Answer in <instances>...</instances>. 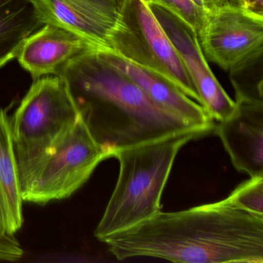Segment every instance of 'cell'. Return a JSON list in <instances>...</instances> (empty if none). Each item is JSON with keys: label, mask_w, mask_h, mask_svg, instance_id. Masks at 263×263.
Instances as JSON below:
<instances>
[{"label": "cell", "mask_w": 263, "mask_h": 263, "mask_svg": "<svg viewBox=\"0 0 263 263\" xmlns=\"http://www.w3.org/2000/svg\"><path fill=\"white\" fill-rule=\"evenodd\" d=\"M119 261L152 257L174 262H263V215L229 198L148 219L102 240Z\"/></svg>", "instance_id": "obj_1"}, {"label": "cell", "mask_w": 263, "mask_h": 263, "mask_svg": "<svg viewBox=\"0 0 263 263\" xmlns=\"http://www.w3.org/2000/svg\"><path fill=\"white\" fill-rule=\"evenodd\" d=\"M59 76L65 81L80 116L107 158L126 147L203 128L149 98L103 57L101 49H91L73 58Z\"/></svg>", "instance_id": "obj_2"}, {"label": "cell", "mask_w": 263, "mask_h": 263, "mask_svg": "<svg viewBox=\"0 0 263 263\" xmlns=\"http://www.w3.org/2000/svg\"><path fill=\"white\" fill-rule=\"evenodd\" d=\"M196 128L118 151V181L95 235L106 237L139 224L161 211V198L179 151L209 135Z\"/></svg>", "instance_id": "obj_3"}, {"label": "cell", "mask_w": 263, "mask_h": 263, "mask_svg": "<svg viewBox=\"0 0 263 263\" xmlns=\"http://www.w3.org/2000/svg\"><path fill=\"white\" fill-rule=\"evenodd\" d=\"M80 118L65 81H34L10 121L21 187L57 141Z\"/></svg>", "instance_id": "obj_4"}, {"label": "cell", "mask_w": 263, "mask_h": 263, "mask_svg": "<svg viewBox=\"0 0 263 263\" xmlns=\"http://www.w3.org/2000/svg\"><path fill=\"white\" fill-rule=\"evenodd\" d=\"M108 45L126 61L155 73L201 105L187 69L147 0H119Z\"/></svg>", "instance_id": "obj_5"}, {"label": "cell", "mask_w": 263, "mask_h": 263, "mask_svg": "<svg viewBox=\"0 0 263 263\" xmlns=\"http://www.w3.org/2000/svg\"><path fill=\"white\" fill-rule=\"evenodd\" d=\"M106 159L107 155L80 116L23 184V199L44 205L53 200L69 198Z\"/></svg>", "instance_id": "obj_6"}, {"label": "cell", "mask_w": 263, "mask_h": 263, "mask_svg": "<svg viewBox=\"0 0 263 263\" xmlns=\"http://www.w3.org/2000/svg\"><path fill=\"white\" fill-rule=\"evenodd\" d=\"M198 36L207 61L235 76L262 56L263 15L236 7L209 11Z\"/></svg>", "instance_id": "obj_7"}, {"label": "cell", "mask_w": 263, "mask_h": 263, "mask_svg": "<svg viewBox=\"0 0 263 263\" xmlns=\"http://www.w3.org/2000/svg\"><path fill=\"white\" fill-rule=\"evenodd\" d=\"M147 1L187 69L204 110L214 121L219 122L232 116L236 103L224 91L211 70L195 29L164 6Z\"/></svg>", "instance_id": "obj_8"}, {"label": "cell", "mask_w": 263, "mask_h": 263, "mask_svg": "<svg viewBox=\"0 0 263 263\" xmlns=\"http://www.w3.org/2000/svg\"><path fill=\"white\" fill-rule=\"evenodd\" d=\"M45 24L64 27L98 49H109L119 0H32Z\"/></svg>", "instance_id": "obj_9"}, {"label": "cell", "mask_w": 263, "mask_h": 263, "mask_svg": "<svg viewBox=\"0 0 263 263\" xmlns=\"http://www.w3.org/2000/svg\"><path fill=\"white\" fill-rule=\"evenodd\" d=\"M235 103L233 115L215 124V132L237 171L263 176V103Z\"/></svg>", "instance_id": "obj_10"}, {"label": "cell", "mask_w": 263, "mask_h": 263, "mask_svg": "<svg viewBox=\"0 0 263 263\" xmlns=\"http://www.w3.org/2000/svg\"><path fill=\"white\" fill-rule=\"evenodd\" d=\"M93 48L96 47L76 33L46 24L26 40L17 58L36 81L49 75L59 76L72 59Z\"/></svg>", "instance_id": "obj_11"}, {"label": "cell", "mask_w": 263, "mask_h": 263, "mask_svg": "<svg viewBox=\"0 0 263 263\" xmlns=\"http://www.w3.org/2000/svg\"><path fill=\"white\" fill-rule=\"evenodd\" d=\"M101 52L111 65L130 78L154 101L198 127L212 132L215 130V122L204 107L175 86L155 73L126 61L110 49H101Z\"/></svg>", "instance_id": "obj_12"}, {"label": "cell", "mask_w": 263, "mask_h": 263, "mask_svg": "<svg viewBox=\"0 0 263 263\" xmlns=\"http://www.w3.org/2000/svg\"><path fill=\"white\" fill-rule=\"evenodd\" d=\"M22 187L10 120L0 109V231L15 235L24 224Z\"/></svg>", "instance_id": "obj_13"}, {"label": "cell", "mask_w": 263, "mask_h": 263, "mask_svg": "<svg viewBox=\"0 0 263 263\" xmlns=\"http://www.w3.org/2000/svg\"><path fill=\"white\" fill-rule=\"evenodd\" d=\"M45 24L32 0H0V67L17 58L26 40Z\"/></svg>", "instance_id": "obj_14"}, {"label": "cell", "mask_w": 263, "mask_h": 263, "mask_svg": "<svg viewBox=\"0 0 263 263\" xmlns=\"http://www.w3.org/2000/svg\"><path fill=\"white\" fill-rule=\"evenodd\" d=\"M228 198L246 210L263 215V176L250 178L241 183Z\"/></svg>", "instance_id": "obj_15"}, {"label": "cell", "mask_w": 263, "mask_h": 263, "mask_svg": "<svg viewBox=\"0 0 263 263\" xmlns=\"http://www.w3.org/2000/svg\"><path fill=\"white\" fill-rule=\"evenodd\" d=\"M161 4L192 26L197 33L204 27L207 12L200 10L192 0H150Z\"/></svg>", "instance_id": "obj_16"}, {"label": "cell", "mask_w": 263, "mask_h": 263, "mask_svg": "<svg viewBox=\"0 0 263 263\" xmlns=\"http://www.w3.org/2000/svg\"><path fill=\"white\" fill-rule=\"evenodd\" d=\"M24 255V249L15 235L0 231V261H19Z\"/></svg>", "instance_id": "obj_17"}, {"label": "cell", "mask_w": 263, "mask_h": 263, "mask_svg": "<svg viewBox=\"0 0 263 263\" xmlns=\"http://www.w3.org/2000/svg\"><path fill=\"white\" fill-rule=\"evenodd\" d=\"M206 11H213L223 7L248 9V0H203Z\"/></svg>", "instance_id": "obj_18"}, {"label": "cell", "mask_w": 263, "mask_h": 263, "mask_svg": "<svg viewBox=\"0 0 263 263\" xmlns=\"http://www.w3.org/2000/svg\"><path fill=\"white\" fill-rule=\"evenodd\" d=\"M248 10L263 15V0H248Z\"/></svg>", "instance_id": "obj_19"}, {"label": "cell", "mask_w": 263, "mask_h": 263, "mask_svg": "<svg viewBox=\"0 0 263 263\" xmlns=\"http://www.w3.org/2000/svg\"><path fill=\"white\" fill-rule=\"evenodd\" d=\"M192 2L195 4L196 7H198L200 10H203V11H206L205 7H204V3L203 0H192Z\"/></svg>", "instance_id": "obj_20"}]
</instances>
